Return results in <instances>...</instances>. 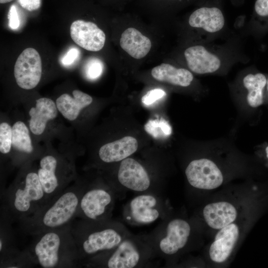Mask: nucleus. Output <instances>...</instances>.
Instances as JSON below:
<instances>
[{"label":"nucleus","mask_w":268,"mask_h":268,"mask_svg":"<svg viewBox=\"0 0 268 268\" xmlns=\"http://www.w3.org/2000/svg\"><path fill=\"white\" fill-rule=\"evenodd\" d=\"M71 228L68 224L37 235L25 250L32 264L44 268L74 266L78 253Z\"/></svg>","instance_id":"nucleus-1"},{"label":"nucleus","mask_w":268,"mask_h":268,"mask_svg":"<svg viewBox=\"0 0 268 268\" xmlns=\"http://www.w3.org/2000/svg\"><path fill=\"white\" fill-rule=\"evenodd\" d=\"M78 261L85 264L116 247L130 233L121 223L111 219L101 221L83 220L71 228Z\"/></svg>","instance_id":"nucleus-2"},{"label":"nucleus","mask_w":268,"mask_h":268,"mask_svg":"<svg viewBox=\"0 0 268 268\" xmlns=\"http://www.w3.org/2000/svg\"><path fill=\"white\" fill-rule=\"evenodd\" d=\"M85 187L77 185L66 189L33 214L20 221L23 231L27 234L37 236L69 224L76 216Z\"/></svg>","instance_id":"nucleus-3"},{"label":"nucleus","mask_w":268,"mask_h":268,"mask_svg":"<svg viewBox=\"0 0 268 268\" xmlns=\"http://www.w3.org/2000/svg\"><path fill=\"white\" fill-rule=\"evenodd\" d=\"M155 254L149 238L130 234L116 247L87 261V266L134 268L146 264Z\"/></svg>","instance_id":"nucleus-4"},{"label":"nucleus","mask_w":268,"mask_h":268,"mask_svg":"<svg viewBox=\"0 0 268 268\" xmlns=\"http://www.w3.org/2000/svg\"><path fill=\"white\" fill-rule=\"evenodd\" d=\"M45 204V195L37 172H28L7 191L5 208L11 219L22 220Z\"/></svg>","instance_id":"nucleus-5"},{"label":"nucleus","mask_w":268,"mask_h":268,"mask_svg":"<svg viewBox=\"0 0 268 268\" xmlns=\"http://www.w3.org/2000/svg\"><path fill=\"white\" fill-rule=\"evenodd\" d=\"M115 190L101 185L85 187L76 216L89 221L111 219L115 203Z\"/></svg>","instance_id":"nucleus-6"},{"label":"nucleus","mask_w":268,"mask_h":268,"mask_svg":"<svg viewBox=\"0 0 268 268\" xmlns=\"http://www.w3.org/2000/svg\"><path fill=\"white\" fill-rule=\"evenodd\" d=\"M191 234L190 223L182 218H172L150 238L154 253L165 257L178 254L187 245Z\"/></svg>","instance_id":"nucleus-7"},{"label":"nucleus","mask_w":268,"mask_h":268,"mask_svg":"<svg viewBox=\"0 0 268 268\" xmlns=\"http://www.w3.org/2000/svg\"><path fill=\"white\" fill-rule=\"evenodd\" d=\"M163 205L157 196L141 193L131 199L125 205L123 217L128 224L140 226L150 224L161 217Z\"/></svg>","instance_id":"nucleus-8"},{"label":"nucleus","mask_w":268,"mask_h":268,"mask_svg":"<svg viewBox=\"0 0 268 268\" xmlns=\"http://www.w3.org/2000/svg\"><path fill=\"white\" fill-rule=\"evenodd\" d=\"M185 174L189 184L199 190H213L223 182L221 170L214 162L206 158L192 161L185 170Z\"/></svg>","instance_id":"nucleus-9"},{"label":"nucleus","mask_w":268,"mask_h":268,"mask_svg":"<svg viewBox=\"0 0 268 268\" xmlns=\"http://www.w3.org/2000/svg\"><path fill=\"white\" fill-rule=\"evenodd\" d=\"M42 62L39 53L34 48L25 49L18 56L14 67L17 85L24 89L35 87L40 81Z\"/></svg>","instance_id":"nucleus-10"},{"label":"nucleus","mask_w":268,"mask_h":268,"mask_svg":"<svg viewBox=\"0 0 268 268\" xmlns=\"http://www.w3.org/2000/svg\"><path fill=\"white\" fill-rule=\"evenodd\" d=\"M117 179L121 186L134 192H145L151 186L150 178L145 168L132 158L121 161Z\"/></svg>","instance_id":"nucleus-11"},{"label":"nucleus","mask_w":268,"mask_h":268,"mask_svg":"<svg viewBox=\"0 0 268 268\" xmlns=\"http://www.w3.org/2000/svg\"><path fill=\"white\" fill-rule=\"evenodd\" d=\"M240 235L239 226L234 222L219 229L209 248L211 261L216 264L226 262L234 252Z\"/></svg>","instance_id":"nucleus-12"},{"label":"nucleus","mask_w":268,"mask_h":268,"mask_svg":"<svg viewBox=\"0 0 268 268\" xmlns=\"http://www.w3.org/2000/svg\"><path fill=\"white\" fill-rule=\"evenodd\" d=\"M70 35L77 45L89 51L102 50L106 41L104 32L91 21L82 20L73 21L70 25Z\"/></svg>","instance_id":"nucleus-13"},{"label":"nucleus","mask_w":268,"mask_h":268,"mask_svg":"<svg viewBox=\"0 0 268 268\" xmlns=\"http://www.w3.org/2000/svg\"><path fill=\"white\" fill-rule=\"evenodd\" d=\"M57 169L58 160L52 155H46L40 161L37 172L45 195V205L66 189V186L58 176Z\"/></svg>","instance_id":"nucleus-14"},{"label":"nucleus","mask_w":268,"mask_h":268,"mask_svg":"<svg viewBox=\"0 0 268 268\" xmlns=\"http://www.w3.org/2000/svg\"><path fill=\"white\" fill-rule=\"evenodd\" d=\"M184 55L189 69L197 74L215 72L221 66L219 57L201 45L188 47Z\"/></svg>","instance_id":"nucleus-15"},{"label":"nucleus","mask_w":268,"mask_h":268,"mask_svg":"<svg viewBox=\"0 0 268 268\" xmlns=\"http://www.w3.org/2000/svg\"><path fill=\"white\" fill-rule=\"evenodd\" d=\"M238 214L236 206L226 201L209 203L202 209V216L206 224L218 230L234 222Z\"/></svg>","instance_id":"nucleus-16"},{"label":"nucleus","mask_w":268,"mask_h":268,"mask_svg":"<svg viewBox=\"0 0 268 268\" xmlns=\"http://www.w3.org/2000/svg\"><path fill=\"white\" fill-rule=\"evenodd\" d=\"M120 45L122 50L135 60L145 58L150 52L152 43L151 39L139 30L129 27L121 33Z\"/></svg>","instance_id":"nucleus-17"},{"label":"nucleus","mask_w":268,"mask_h":268,"mask_svg":"<svg viewBox=\"0 0 268 268\" xmlns=\"http://www.w3.org/2000/svg\"><path fill=\"white\" fill-rule=\"evenodd\" d=\"M190 26L209 33H215L223 27L225 19L223 13L216 6H202L195 10L188 19Z\"/></svg>","instance_id":"nucleus-18"},{"label":"nucleus","mask_w":268,"mask_h":268,"mask_svg":"<svg viewBox=\"0 0 268 268\" xmlns=\"http://www.w3.org/2000/svg\"><path fill=\"white\" fill-rule=\"evenodd\" d=\"M138 147L137 140L126 136L120 139L106 143L99 151L100 159L105 163L121 161L134 153Z\"/></svg>","instance_id":"nucleus-19"},{"label":"nucleus","mask_w":268,"mask_h":268,"mask_svg":"<svg viewBox=\"0 0 268 268\" xmlns=\"http://www.w3.org/2000/svg\"><path fill=\"white\" fill-rule=\"evenodd\" d=\"M57 109L55 102L50 98L44 97L37 100L35 107L29 111L31 117L29 125L32 133L36 135L42 134L47 122L57 117Z\"/></svg>","instance_id":"nucleus-20"},{"label":"nucleus","mask_w":268,"mask_h":268,"mask_svg":"<svg viewBox=\"0 0 268 268\" xmlns=\"http://www.w3.org/2000/svg\"><path fill=\"white\" fill-rule=\"evenodd\" d=\"M73 97L67 93L59 96L56 100V105L62 115L69 121L75 120L80 111L90 105L92 98L79 90L72 91Z\"/></svg>","instance_id":"nucleus-21"},{"label":"nucleus","mask_w":268,"mask_h":268,"mask_svg":"<svg viewBox=\"0 0 268 268\" xmlns=\"http://www.w3.org/2000/svg\"><path fill=\"white\" fill-rule=\"evenodd\" d=\"M151 74L153 78L158 81L182 87L189 86L194 78L189 70L177 68L167 63H162L154 67Z\"/></svg>","instance_id":"nucleus-22"},{"label":"nucleus","mask_w":268,"mask_h":268,"mask_svg":"<svg viewBox=\"0 0 268 268\" xmlns=\"http://www.w3.org/2000/svg\"><path fill=\"white\" fill-rule=\"evenodd\" d=\"M243 83L248 91L247 100L249 106L256 108L261 105L263 91L267 83L266 76L262 73H250L244 77Z\"/></svg>","instance_id":"nucleus-23"},{"label":"nucleus","mask_w":268,"mask_h":268,"mask_svg":"<svg viewBox=\"0 0 268 268\" xmlns=\"http://www.w3.org/2000/svg\"><path fill=\"white\" fill-rule=\"evenodd\" d=\"M12 146L16 150L30 153L33 150L29 130L25 124L16 122L12 127Z\"/></svg>","instance_id":"nucleus-24"},{"label":"nucleus","mask_w":268,"mask_h":268,"mask_svg":"<svg viewBox=\"0 0 268 268\" xmlns=\"http://www.w3.org/2000/svg\"><path fill=\"white\" fill-rule=\"evenodd\" d=\"M144 129L147 133L156 139L166 137L172 133L170 125L163 119L149 120L145 125Z\"/></svg>","instance_id":"nucleus-25"},{"label":"nucleus","mask_w":268,"mask_h":268,"mask_svg":"<svg viewBox=\"0 0 268 268\" xmlns=\"http://www.w3.org/2000/svg\"><path fill=\"white\" fill-rule=\"evenodd\" d=\"M12 128L5 122L0 125V151L3 154L8 153L12 146Z\"/></svg>","instance_id":"nucleus-26"},{"label":"nucleus","mask_w":268,"mask_h":268,"mask_svg":"<svg viewBox=\"0 0 268 268\" xmlns=\"http://www.w3.org/2000/svg\"><path fill=\"white\" fill-rule=\"evenodd\" d=\"M103 65L98 59H89L85 65V73L90 79H95L99 77L102 73Z\"/></svg>","instance_id":"nucleus-27"},{"label":"nucleus","mask_w":268,"mask_h":268,"mask_svg":"<svg viewBox=\"0 0 268 268\" xmlns=\"http://www.w3.org/2000/svg\"><path fill=\"white\" fill-rule=\"evenodd\" d=\"M165 94V92L161 89H151L142 97L141 102L145 105H149L161 98Z\"/></svg>","instance_id":"nucleus-28"},{"label":"nucleus","mask_w":268,"mask_h":268,"mask_svg":"<svg viewBox=\"0 0 268 268\" xmlns=\"http://www.w3.org/2000/svg\"><path fill=\"white\" fill-rule=\"evenodd\" d=\"M254 9L259 16L268 17V0H256Z\"/></svg>","instance_id":"nucleus-29"},{"label":"nucleus","mask_w":268,"mask_h":268,"mask_svg":"<svg viewBox=\"0 0 268 268\" xmlns=\"http://www.w3.org/2000/svg\"><path fill=\"white\" fill-rule=\"evenodd\" d=\"M79 54L78 49L72 48L70 49L61 59V63L64 66L71 65L77 59Z\"/></svg>","instance_id":"nucleus-30"},{"label":"nucleus","mask_w":268,"mask_h":268,"mask_svg":"<svg viewBox=\"0 0 268 268\" xmlns=\"http://www.w3.org/2000/svg\"><path fill=\"white\" fill-rule=\"evenodd\" d=\"M9 26L12 29H16L19 26L20 21L15 6L12 5L8 13Z\"/></svg>","instance_id":"nucleus-31"},{"label":"nucleus","mask_w":268,"mask_h":268,"mask_svg":"<svg viewBox=\"0 0 268 268\" xmlns=\"http://www.w3.org/2000/svg\"><path fill=\"white\" fill-rule=\"evenodd\" d=\"M18 1L23 8L28 11L36 10L41 5V0H18Z\"/></svg>","instance_id":"nucleus-32"},{"label":"nucleus","mask_w":268,"mask_h":268,"mask_svg":"<svg viewBox=\"0 0 268 268\" xmlns=\"http://www.w3.org/2000/svg\"><path fill=\"white\" fill-rule=\"evenodd\" d=\"M13 0H0V3H5L12 1Z\"/></svg>","instance_id":"nucleus-33"},{"label":"nucleus","mask_w":268,"mask_h":268,"mask_svg":"<svg viewBox=\"0 0 268 268\" xmlns=\"http://www.w3.org/2000/svg\"><path fill=\"white\" fill-rule=\"evenodd\" d=\"M178 0H161V1H167V2H172V1H176Z\"/></svg>","instance_id":"nucleus-34"},{"label":"nucleus","mask_w":268,"mask_h":268,"mask_svg":"<svg viewBox=\"0 0 268 268\" xmlns=\"http://www.w3.org/2000/svg\"><path fill=\"white\" fill-rule=\"evenodd\" d=\"M266 152L267 157L268 158V146H267L266 148Z\"/></svg>","instance_id":"nucleus-35"},{"label":"nucleus","mask_w":268,"mask_h":268,"mask_svg":"<svg viewBox=\"0 0 268 268\" xmlns=\"http://www.w3.org/2000/svg\"><path fill=\"white\" fill-rule=\"evenodd\" d=\"M267 90L268 91V79H267Z\"/></svg>","instance_id":"nucleus-36"}]
</instances>
